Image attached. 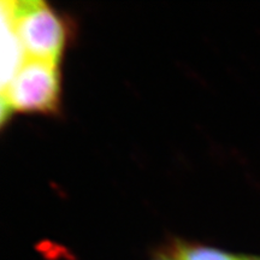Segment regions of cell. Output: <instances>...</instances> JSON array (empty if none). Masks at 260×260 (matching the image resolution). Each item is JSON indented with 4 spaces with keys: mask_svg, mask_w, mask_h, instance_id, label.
I'll return each instance as SVG.
<instances>
[{
    "mask_svg": "<svg viewBox=\"0 0 260 260\" xmlns=\"http://www.w3.org/2000/svg\"><path fill=\"white\" fill-rule=\"evenodd\" d=\"M25 53L16 34L5 2L2 3V92L14 80L23 65Z\"/></svg>",
    "mask_w": 260,
    "mask_h": 260,
    "instance_id": "cell-3",
    "label": "cell"
},
{
    "mask_svg": "<svg viewBox=\"0 0 260 260\" xmlns=\"http://www.w3.org/2000/svg\"><path fill=\"white\" fill-rule=\"evenodd\" d=\"M25 58L58 64L68 42V25L41 0L5 2Z\"/></svg>",
    "mask_w": 260,
    "mask_h": 260,
    "instance_id": "cell-1",
    "label": "cell"
},
{
    "mask_svg": "<svg viewBox=\"0 0 260 260\" xmlns=\"http://www.w3.org/2000/svg\"><path fill=\"white\" fill-rule=\"evenodd\" d=\"M59 98L58 64L27 58L8 88L2 92V124L14 112L56 113Z\"/></svg>",
    "mask_w": 260,
    "mask_h": 260,
    "instance_id": "cell-2",
    "label": "cell"
},
{
    "mask_svg": "<svg viewBox=\"0 0 260 260\" xmlns=\"http://www.w3.org/2000/svg\"><path fill=\"white\" fill-rule=\"evenodd\" d=\"M176 260H241L229 253L204 246L180 245L176 249Z\"/></svg>",
    "mask_w": 260,
    "mask_h": 260,
    "instance_id": "cell-4",
    "label": "cell"
},
{
    "mask_svg": "<svg viewBox=\"0 0 260 260\" xmlns=\"http://www.w3.org/2000/svg\"><path fill=\"white\" fill-rule=\"evenodd\" d=\"M159 260H170V259H167V258H161V259H159Z\"/></svg>",
    "mask_w": 260,
    "mask_h": 260,
    "instance_id": "cell-6",
    "label": "cell"
},
{
    "mask_svg": "<svg viewBox=\"0 0 260 260\" xmlns=\"http://www.w3.org/2000/svg\"><path fill=\"white\" fill-rule=\"evenodd\" d=\"M241 260H260V259H254V258H248V259H241Z\"/></svg>",
    "mask_w": 260,
    "mask_h": 260,
    "instance_id": "cell-5",
    "label": "cell"
}]
</instances>
